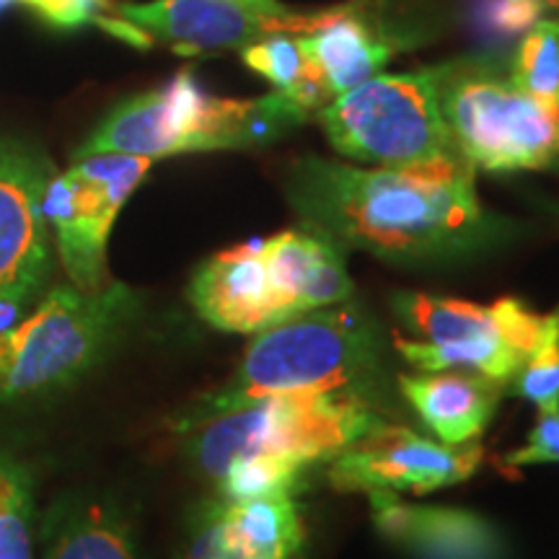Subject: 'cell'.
<instances>
[{"label":"cell","instance_id":"6da1fadb","mask_svg":"<svg viewBox=\"0 0 559 559\" xmlns=\"http://www.w3.org/2000/svg\"><path fill=\"white\" fill-rule=\"evenodd\" d=\"M288 200L304 226L345 251L394 262L469 254L506 234V223L481 207L474 174L362 169L309 156L293 164Z\"/></svg>","mask_w":559,"mask_h":559},{"label":"cell","instance_id":"7a4b0ae2","mask_svg":"<svg viewBox=\"0 0 559 559\" xmlns=\"http://www.w3.org/2000/svg\"><path fill=\"white\" fill-rule=\"evenodd\" d=\"M386 423L370 391L285 394L243 404L181 430L192 464L223 498L298 487L306 469L330 464Z\"/></svg>","mask_w":559,"mask_h":559},{"label":"cell","instance_id":"3957f363","mask_svg":"<svg viewBox=\"0 0 559 559\" xmlns=\"http://www.w3.org/2000/svg\"><path fill=\"white\" fill-rule=\"evenodd\" d=\"M349 296L345 249L304 223L218 251L194 270L187 288L194 313L230 334H257Z\"/></svg>","mask_w":559,"mask_h":559},{"label":"cell","instance_id":"277c9868","mask_svg":"<svg viewBox=\"0 0 559 559\" xmlns=\"http://www.w3.org/2000/svg\"><path fill=\"white\" fill-rule=\"evenodd\" d=\"M251 337L230 379L194 400L177 419L179 432L267 396L370 391L379 379V334L347 300L280 321Z\"/></svg>","mask_w":559,"mask_h":559},{"label":"cell","instance_id":"5b68a950","mask_svg":"<svg viewBox=\"0 0 559 559\" xmlns=\"http://www.w3.org/2000/svg\"><path fill=\"white\" fill-rule=\"evenodd\" d=\"M309 117L311 111L285 91L275 88L260 99H221L200 86L192 70H179L160 88L130 96L111 109L73 158L124 153L158 160L181 153L257 151Z\"/></svg>","mask_w":559,"mask_h":559},{"label":"cell","instance_id":"8992f818","mask_svg":"<svg viewBox=\"0 0 559 559\" xmlns=\"http://www.w3.org/2000/svg\"><path fill=\"white\" fill-rule=\"evenodd\" d=\"M332 148L360 164L419 174H474L440 115L432 70L373 75L313 115Z\"/></svg>","mask_w":559,"mask_h":559},{"label":"cell","instance_id":"52a82bcc","mask_svg":"<svg viewBox=\"0 0 559 559\" xmlns=\"http://www.w3.org/2000/svg\"><path fill=\"white\" fill-rule=\"evenodd\" d=\"M138 309L130 285L99 290L73 283L41 293L29 311L0 330V402L68 386L104 358Z\"/></svg>","mask_w":559,"mask_h":559},{"label":"cell","instance_id":"ba28073f","mask_svg":"<svg viewBox=\"0 0 559 559\" xmlns=\"http://www.w3.org/2000/svg\"><path fill=\"white\" fill-rule=\"evenodd\" d=\"M430 70L445 128L474 169L539 171L559 164V107L515 86L508 60L461 58Z\"/></svg>","mask_w":559,"mask_h":559},{"label":"cell","instance_id":"9c48e42d","mask_svg":"<svg viewBox=\"0 0 559 559\" xmlns=\"http://www.w3.org/2000/svg\"><path fill=\"white\" fill-rule=\"evenodd\" d=\"M396 319L415 340L396 337L394 347L417 370H474L506 383L515 379L551 324L521 298L469 304L430 293H396Z\"/></svg>","mask_w":559,"mask_h":559},{"label":"cell","instance_id":"30bf717a","mask_svg":"<svg viewBox=\"0 0 559 559\" xmlns=\"http://www.w3.org/2000/svg\"><path fill=\"white\" fill-rule=\"evenodd\" d=\"M153 164L156 160L143 156L94 153L73 158L70 169L52 174L45 192V215L75 288L99 290L109 283L111 228Z\"/></svg>","mask_w":559,"mask_h":559},{"label":"cell","instance_id":"8fae6325","mask_svg":"<svg viewBox=\"0 0 559 559\" xmlns=\"http://www.w3.org/2000/svg\"><path fill=\"white\" fill-rule=\"evenodd\" d=\"M52 160L21 138H0V330L37 304L52 272L45 192Z\"/></svg>","mask_w":559,"mask_h":559},{"label":"cell","instance_id":"7c38bea8","mask_svg":"<svg viewBox=\"0 0 559 559\" xmlns=\"http://www.w3.org/2000/svg\"><path fill=\"white\" fill-rule=\"evenodd\" d=\"M481 461L485 449L477 440L445 445L386 419L334 456L326 479L342 492H436L474 477Z\"/></svg>","mask_w":559,"mask_h":559},{"label":"cell","instance_id":"4fadbf2b","mask_svg":"<svg viewBox=\"0 0 559 559\" xmlns=\"http://www.w3.org/2000/svg\"><path fill=\"white\" fill-rule=\"evenodd\" d=\"M109 9L115 19L169 41L181 55L243 50L275 34H309L321 19V11H267L247 0H151L109 3Z\"/></svg>","mask_w":559,"mask_h":559},{"label":"cell","instance_id":"5bb4252c","mask_svg":"<svg viewBox=\"0 0 559 559\" xmlns=\"http://www.w3.org/2000/svg\"><path fill=\"white\" fill-rule=\"evenodd\" d=\"M298 487L257 498H218L194 508L177 559H304Z\"/></svg>","mask_w":559,"mask_h":559},{"label":"cell","instance_id":"9a60e30c","mask_svg":"<svg viewBox=\"0 0 559 559\" xmlns=\"http://www.w3.org/2000/svg\"><path fill=\"white\" fill-rule=\"evenodd\" d=\"M381 536L415 559H506V542L492 523L459 508L409 506L389 489L366 492Z\"/></svg>","mask_w":559,"mask_h":559},{"label":"cell","instance_id":"2e32d148","mask_svg":"<svg viewBox=\"0 0 559 559\" xmlns=\"http://www.w3.org/2000/svg\"><path fill=\"white\" fill-rule=\"evenodd\" d=\"M396 383L409 407L445 445L477 440L508 391L506 383L461 368L402 373Z\"/></svg>","mask_w":559,"mask_h":559},{"label":"cell","instance_id":"e0dca14e","mask_svg":"<svg viewBox=\"0 0 559 559\" xmlns=\"http://www.w3.org/2000/svg\"><path fill=\"white\" fill-rule=\"evenodd\" d=\"M304 37L330 99L379 75L396 50L349 9L321 11L319 24Z\"/></svg>","mask_w":559,"mask_h":559},{"label":"cell","instance_id":"ac0fdd59","mask_svg":"<svg viewBox=\"0 0 559 559\" xmlns=\"http://www.w3.org/2000/svg\"><path fill=\"white\" fill-rule=\"evenodd\" d=\"M41 559H138L130 526L99 502L58 506L39 531Z\"/></svg>","mask_w":559,"mask_h":559},{"label":"cell","instance_id":"d6986e66","mask_svg":"<svg viewBox=\"0 0 559 559\" xmlns=\"http://www.w3.org/2000/svg\"><path fill=\"white\" fill-rule=\"evenodd\" d=\"M241 58L277 91H285L300 107L309 109L311 117L332 102L317 66H313L304 34H275V37L254 41V45L243 47Z\"/></svg>","mask_w":559,"mask_h":559},{"label":"cell","instance_id":"ffe728a7","mask_svg":"<svg viewBox=\"0 0 559 559\" xmlns=\"http://www.w3.org/2000/svg\"><path fill=\"white\" fill-rule=\"evenodd\" d=\"M0 559H34V481L0 453Z\"/></svg>","mask_w":559,"mask_h":559},{"label":"cell","instance_id":"44dd1931","mask_svg":"<svg viewBox=\"0 0 559 559\" xmlns=\"http://www.w3.org/2000/svg\"><path fill=\"white\" fill-rule=\"evenodd\" d=\"M508 73L526 94L559 107V19H542L508 60Z\"/></svg>","mask_w":559,"mask_h":559},{"label":"cell","instance_id":"7402d4cb","mask_svg":"<svg viewBox=\"0 0 559 559\" xmlns=\"http://www.w3.org/2000/svg\"><path fill=\"white\" fill-rule=\"evenodd\" d=\"M508 391L531 402L536 409L559 407V309L551 313L547 334L510 381Z\"/></svg>","mask_w":559,"mask_h":559},{"label":"cell","instance_id":"603a6c76","mask_svg":"<svg viewBox=\"0 0 559 559\" xmlns=\"http://www.w3.org/2000/svg\"><path fill=\"white\" fill-rule=\"evenodd\" d=\"M510 466L559 464V407L539 409L534 430L528 432L526 445L510 451L506 456Z\"/></svg>","mask_w":559,"mask_h":559},{"label":"cell","instance_id":"cb8c5ba5","mask_svg":"<svg viewBox=\"0 0 559 559\" xmlns=\"http://www.w3.org/2000/svg\"><path fill=\"white\" fill-rule=\"evenodd\" d=\"M544 0H481V21L498 34L528 32L544 16Z\"/></svg>","mask_w":559,"mask_h":559},{"label":"cell","instance_id":"d4e9b609","mask_svg":"<svg viewBox=\"0 0 559 559\" xmlns=\"http://www.w3.org/2000/svg\"><path fill=\"white\" fill-rule=\"evenodd\" d=\"M247 3H254V5H260V9H267V11H288V5L277 3V0H247Z\"/></svg>","mask_w":559,"mask_h":559},{"label":"cell","instance_id":"484cf974","mask_svg":"<svg viewBox=\"0 0 559 559\" xmlns=\"http://www.w3.org/2000/svg\"><path fill=\"white\" fill-rule=\"evenodd\" d=\"M11 3H19V0H0V13H3L5 9H9Z\"/></svg>","mask_w":559,"mask_h":559}]
</instances>
